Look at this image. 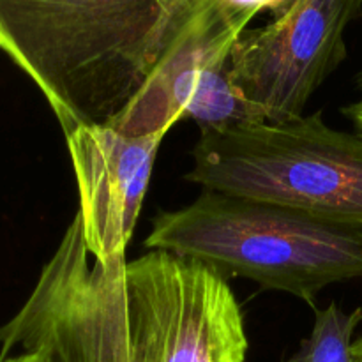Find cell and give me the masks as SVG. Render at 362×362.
I'll return each mask as SVG.
<instances>
[{
    "instance_id": "6da1fadb",
    "label": "cell",
    "mask_w": 362,
    "mask_h": 362,
    "mask_svg": "<svg viewBox=\"0 0 362 362\" xmlns=\"http://www.w3.org/2000/svg\"><path fill=\"white\" fill-rule=\"evenodd\" d=\"M198 0H0V49L35 81L64 134L108 126Z\"/></svg>"
},
{
    "instance_id": "7a4b0ae2",
    "label": "cell",
    "mask_w": 362,
    "mask_h": 362,
    "mask_svg": "<svg viewBox=\"0 0 362 362\" xmlns=\"http://www.w3.org/2000/svg\"><path fill=\"white\" fill-rule=\"evenodd\" d=\"M144 246L198 262L225 281L247 278L308 304L325 286L362 278V228L209 189L186 207L161 212Z\"/></svg>"
},
{
    "instance_id": "3957f363",
    "label": "cell",
    "mask_w": 362,
    "mask_h": 362,
    "mask_svg": "<svg viewBox=\"0 0 362 362\" xmlns=\"http://www.w3.org/2000/svg\"><path fill=\"white\" fill-rule=\"evenodd\" d=\"M186 180L362 228V138L322 112L288 122L200 131Z\"/></svg>"
},
{
    "instance_id": "277c9868",
    "label": "cell",
    "mask_w": 362,
    "mask_h": 362,
    "mask_svg": "<svg viewBox=\"0 0 362 362\" xmlns=\"http://www.w3.org/2000/svg\"><path fill=\"white\" fill-rule=\"evenodd\" d=\"M133 362H244L247 336L228 281L166 251L120 271Z\"/></svg>"
},
{
    "instance_id": "5b68a950",
    "label": "cell",
    "mask_w": 362,
    "mask_h": 362,
    "mask_svg": "<svg viewBox=\"0 0 362 362\" xmlns=\"http://www.w3.org/2000/svg\"><path fill=\"white\" fill-rule=\"evenodd\" d=\"M126 262L99 265L74 216L27 303L0 327V356L45 350L53 362H133L120 279Z\"/></svg>"
},
{
    "instance_id": "8992f818",
    "label": "cell",
    "mask_w": 362,
    "mask_h": 362,
    "mask_svg": "<svg viewBox=\"0 0 362 362\" xmlns=\"http://www.w3.org/2000/svg\"><path fill=\"white\" fill-rule=\"evenodd\" d=\"M265 27L244 30L230 52V80L267 122L304 117L308 101L346 59L345 30L362 0H281Z\"/></svg>"
},
{
    "instance_id": "52a82bcc",
    "label": "cell",
    "mask_w": 362,
    "mask_h": 362,
    "mask_svg": "<svg viewBox=\"0 0 362 362\" xmlns=\"http://www.w3.org/2000/svg\"><path fill=\"white\" fill-rule=\"evenodd\" d=\"M165 133L126 136L108 126L78 127L67 134L80 193L81 235L103 267L126 260Z\"/></svg>"
},
{
    "instance_id": "ba28073f",
    "label": "cell",
    "mask_w": 362,
    "mask_h": 362,
    "mask_svg": "<svg viewBox=\"0 0 362 362\" xmlns=\"http://www.w3.org/2000/svg\"><path fill=\"white\" fill-rule=\"evenodd\" d=\"M274 4L198 0L136 98L108 127L126 136L168 133L182 117L204 71L226 59L247 23L262 11L271 13Z\"/></svg>"
},
{
    "instance_id": "9c48e42d",
    "label": "cell",
    "mask_w": 362,
    "mask_h": 362,
    "mask_svg": "<svg viewBox=\"0 0 362 362\" xmlns=\"http://www.w3.org/2000/svg\"><path fill=\"white\" fill-rule=\"evenodd\" d=\"M180 119L194 120L200 131H223L246 124L267 122L233 88L230 80V55L204 71Z\"/></svg>"
},
{
    "instance_id": "30bf717a",
    "label": "cell",
    "mask_w": 362,
    "mask_h": 362,
    "mask_svg": "<svg viewBox=\"0 0 362 362\" xmlns=\"http://www.w3.org/2000/svg\"><path fill=\"white\" fill-rule=\"evenodd\" d=\"M362 322V308L345 313L336 303L317 311L310 336L285 362H356L354 332Z\"/></svg>"
},
{
    "instance_id": "8fae6325",
    "label": "cell",
    "mask_w": 362,
    "mask_h": 362,
    "mask_svg": "<svg viewBox=\"0 0 362 362\" xmlns=\"http://www.w3.org/2000/svg\"><path fill=\"white\" fill-rule=\"evenodd\" d=\"M0 362H53L45 350H18L0 356Z\"/></svg>"
},
{
    "instance_id": "7c38bea8",
    "label": "cell",
    "mask_w": 362,
    "mask_h": 362,
    "mask_svg": "<svg viewBox=\"0 0 362 362\" xmlns=\"http://www.w3.org/2000/svg\"><path fill=\"white\" fill-rule=\"evenodd\" d=\"M343 113H345L346 119L352 120L357 136L362 138V99L361 101L354 103V105L346 106V108H343Z\"/></svg>"
},
{
    "instance_id": "4fadbf2b",
    "label": "cell",
    "mask_w": 362,
    "mask_h": 362,
    "mask_svg": "<svg viewBox=\"0 0 362 362\" xmlns=\"http://www.w3.org/2000/svg\"><path fill=\"white\" fill-rule=\"evenodd\" d=\"M352 352H354V361L362 362V336L359 339H356V341H354Z\"/></svg>"
},
{
    "instance_id": "5bb4252c",
    "label": "cell",
    "mask_w": 362,
    "mask_h": 362,
    "mask_svg": "<svg viewBox=\"0 0 362 362\" xmlns=\"http://www.w3.org/2000/svg\"><path fill=\"white\" fill-rule=\"evenodd\" d=\"M356 85H357V88H359V90L362 92V69L359 71V74L356 76Z\"/></svg>"
}]
</instances>
